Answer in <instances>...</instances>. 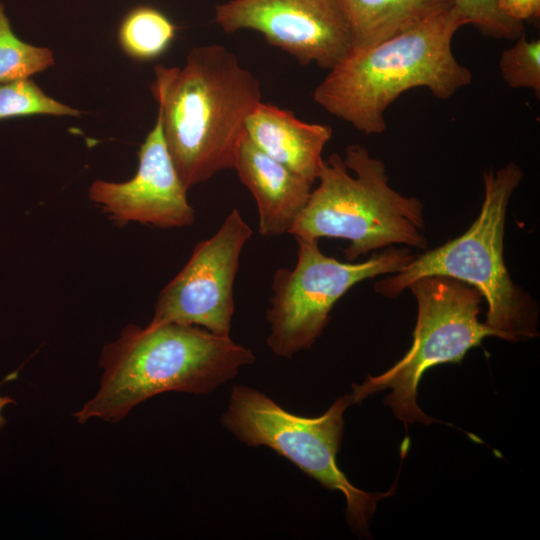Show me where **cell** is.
Returning <instances> with one entry per match:
<instances>
[{
  "instance_id": "obj_3",
  "label": "cell",
  "mask_w": 540,
  "mask_h": 540,
  "mask_svg": "<svg viewBox=\"0 0 540 540\" xmlns=\"http://www.w3.org/2000/svg\"><path fill=\"white\" fill-rule=\"evenodd\" d=\"M255 361L250 348L195 325H127L104 346L96 394L74 415L85 424L124 419L145 400L170 391L208 394Z\"/></svg>"
},
{
  "instance_id": "obj_1",
  "label": "cell",
  "mask_w": 540,
  "mask_h": 540,
  "mask_svg": "<svg viewBox=\"0 0 540 540\" xmlns=\"http://www.w3.org/2000/svg\"><path fill=\"white\" fill-rule=\"evenodd\" d=\"M151 90L174 166L187 189L233 169L259 80L220 44L193 48L183 67L157 65Z\"/></svg>"
},
{
  "instance_id": "obj_6",
  "label": "cell",
  "mask_w": 540,
  "mask_h": 540,
  "mask_svg": "<svg viewBox=\"0 0 540 540\" xmlns=\"http://www.w3.org/2000/svg\"><path fill=\"white\" fill-rule=\"evenodd\" d=\"M351 404L344 395L317 417L293 414L263 392L235 386L222 425L248 446H266L291 461L323 487L341 492L346 500L347 519L353 531L369 534V523L377 502L387 493H369L352 485L337 464L344 431V412Z\"/></svg>"
},
{
  "instance_id": "obj_5",
  "label": "cell",
  "mask_w": 540,
  "mask_h": 540,
  "mask_svg": "<svg viewBox=\"0 0 540 540\" xmlns=\"http://www.w3.org/2000/svg\"><path fill=\"white\" fill-rule=\"evenodd\" d=\"M309 200L289 234L296 239L337 238L353 262L361 255L392 245L424 250V205L389 185L385 164L359 144L349 145L342 158L323 160Z\"/></svg>"
},
{
  "instance_id": "obj_7",
  "label": "cell",
  "mask_w": 540,
  "mask_h": 540,
  "mask_svg": "<svg viewBox=\"0 0 540 540\" xmlns=\"http://www.w3.org/2000/svg\"><path fill=\"white\" fill-rule=\"evenodd\" d=\"M410 289L417 301V321L413 343L407 353L378 376H368L352 385L351 404L391 389L384 400L404 423L430 424L417 404L418 384L430 368L458 363L467 352L496 332L478 318L484 300L473 286L447 276H426L412 282Z\"/></svg>"
},
{
  "instance_id": "obj_19",
  "label": "cell",
  "mask_w": 540,
  "mask_h": 540,
  "mask_svg": "<svg viewBox=\"0 0 540 540\" xmlns=\"http://www.w3.org/2000/svg\"><path fill=\"white\" fill-rule=\"evenodd\" d=\"M466 24H472L488 36L517 39L524 33L522 22L507 17L498 0H452Z\"/></svg>"
},
{
  "instance_id": "obj_8",
  "label": "cell",
  "mask_w": 540,
  "mask_h": 540,
  "mask_svg": "<svg viewBox=\"0 0 540 540\" xmlns=\"http://www.w3.org/2000/svg\"><path fill=\"white\" fill-rule=\"evenodd\" d=\"M296 241L297 263L293 269L275 272L271 305L266 312V343L283 358L311 348L325 329L334 305L357 283L397 273L415 257L403 246L387 248L363 262H342L325 255L317 239Z\"/></svg>"
},
{
  "instance_id": "obj_13",
  "label": "cell",
  "mask_w": 540,
  "mask_h": 540,
  "mask_svg": "<svg viewBox=\"0 0 540 540\" xmlns=\"http://www.w3.org/2000/svg\"><path fill=\"white\" fill-rule=\"evenodd\" d=\"M246 136L260 150L314 184L330 126L298 119L291 111L260 101L247 118Z\"/></svg>"
},
{
  "instance_id": "obj_11",
  "label": "cell",
  "mask_w": 540,
  "mask_h": 540,
  "mask_svg": "<svg viewBox=\"0 0 540 540\" xmlns=\"http://www.w3.org/2000/svg\"><path fill=\"white\" fill-rule=\"evenodd\" d=\"M135 176L122 183L94 181L90 199L117 223L139 222L178 228L194 222V209L171 159L160 114L138 153Z\"/></svg>"
},
{
  "instance_id": "obj_16",
  "label": "cell",
  "mask_w": 540,
  "mask_h": 540,
  "mask_svg": "<svg viewBox=\"0 0 540 540\" xmlns=\"http://www.w3.org/2000/svg\"><path fill=\"white\" fill-rule=\"evenodd\" d=\"M54 65L53 51L19 39L0 2V84L28 79Z\"/></svg>"
},
{
  "instance_id": "obj_18",
  "label": "cell",
  "mask_w": 540,
  "mask_h": 540,
  "mask_svg": "<svg viewBox=\"0 0 540 540\" xmlns=\"http://www.w3.org/2000/svg\"><path fill=\"white\" fill-rule=\"evenodd\" d=\"M501 76L512 88H528L540 96V40L521 34L516 43L502 51L499 59Z\"/></svg>"
},
{
  "instance_id": "obj_22",
  "label": "cell",
  "mask_w": 540,
  "mask_h": 540,
  "mask_svg": "<svg viewBox=\"0 0 540 540\" xmlns=\"http://www.w3.org/2000/svg\"><path fill=\"white\" fill-rule=\"evenodd\" d=\"M431 1L438 2L441 4H452V0H431Z\"/></svg>"
},
{
  "instance_id": "obj_9",
  "label": "cell",
  "mask_w": 540,
  "mask_h": 540,
  "mask_svg": "<svg viewBox=\"0 0 540 540\" xmlns=\"http://www.w3.org/2000/svg\"><path fill=\"white\" fill-rule=\"evenodd\" d=\"M251 235V227L233 209L210 238L195 246L185 266L161 290L150 324H189L229 337L234 281Z\"/></svg>"
},
{
  "instance_id": "obj_17",
  "label": "cell",
  "mask_w": 540,
  "mask_h": 540,
  "mask_svg": "<svg viewBox=\"0 0 540 540\" xmlns=\"http://www.w3.org/2000/svg\"><path fill=\"white\" fill-rule=\"evenodd\" d=\"M40 114L78 117L80 111L49 97L29 78L0 84V120Z\"/></svg>"
},
{
  "instance_id": "obj_15",
  "label": "cell",
  "mask_w": 540,
  "mask_h": 540,
  "mask_svg": "<svg viewBox=\"0 0 540 540\" xmlns=\"http://www.w3.org/2000/svg\"><path fill=\"white\" fill-rule=\"evenodd\" d=\"M177 26L159 9L139 5L129 10L118 29L123 51L138 61L161 56L176 36Z\"/></svg>"
},
{
  "instance_id": "obj_10",
  "label": "cell",
  "mask_w": 540,
  "mask_h": 540,
  "mask_svg": "<svg viewBox=\"0 0 540 540\" xmlns=\"http://www.w3.org/2000/svg\"><path fill=\"white\" fill-rule=\"evenodd\" d=\"M225 32L256 31L300 64L330 70L351 50L341 0H229L215 6Z\"/></svg>"
},
{
  "instance_id": "obj_2",
  "label": "cell",
  "mask_w": 540,
  "mask_h": 540,
  "mask_svg": "<svg viewBox=\"0 0 540 540\" xmlns=\"http://www.w3.org/2000/svg\"><path fill=\"white\" fill-rule=\"evenodd\" d=\"M463 25L451 4L394 37L352 48L315 87L314 101L361 133H383L386 110L404 92L423 87L449 99L471 84V71L452 51Z\"/></svg>"
},
{
  "instance_id": "obj_14",
  "label": "cell",
  "mask_w": 540,
  "mask_h": 540,
  "mask_svg": "<svg viewBox=\"0 0 540 540\" xmlns=\"http://www.w3.org/2000/svg\"><path fill=\"white\" fill-rule=\"evenodd\" d=\"M350 28L352 48L394 37L451 4L431 0H341Z\"/></svg>"
},
{
  "instance_id": "obj_20",
  "label": "cell",
  "mask_w": 540,
  "mask_h": 540,
  "mask_svg": "<svg viewBox=\"0 0 540 540\" xmlns=\"http://www.w3.org/2000/svg\"><path fill=\"white\" fill-rule=\"evenodd\" d=\"M500 10L518 22L536 18L540 13V0H498Z\"/></svg>"
},
{
  "instance_id": "obj_4",
  "label": "cell",
  "mask_w": 540,
  "mask_h": 540,
  "mask_svg": "<svg viewBox=\"0 0 540 540\" xmlns=\"http://www.w3.org/2000/svg\"><path fill=\"white\" fill-rule=\"evenodd\" d=\"M522 178L515 163L485 172L481 210L466 232L415 255L401 271L377 281L375 291L394 298L419 278L452 277L480 292L488 307L484 322L498 338L518 342L537 337V303L513 282L503 254L508 203Z\"/></svg>"
},
{
  "instance_id": "obj_21",
  "label": "cell",
  "mask_w": 540,
  "mask_h": 540,
  "mask_svg": "<svg viewBox=\"0 0 540 540\" xmlns=\"http://www.w3.org/2000/svg\"><path fill=\"white\" fill-rule=\"evenodd\" d=\"M1 384V383H0ZM15 403V401L9 396L0 395V430L4 427L6 420L2 415V410L8 404Z\"/></svg>"
},
{
  "instance_id": "obj_12",
  "label": "cell",
  "mask_w": 540,
  "mask_h": 540,
  "mask_svg": "<svg viewBox=\"0 0 540 540\" xmlns=\"http://www.w3.org/2000/svg\"><path fill=\"white\" fill-rule=\"evenodd\" d=\"M233 169L256 201L260 234L275 237L289 233L309 200L313 184L268 156L246 135Z\"/></svg>"
}]
</instances>
